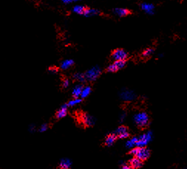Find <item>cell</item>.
<instances>
[{
	"label": "cell",
	"mask_w": 187,
	"mask_h": 169,
	"mask_svg": "<svg viewBox=\"0 0 187 169\" xmlns=\"http://www.w3.org/2000/svg\"><path fill=\"white\" fill-rule=\"evenodd\" d=\"M134 123L139 128H145L149 123V117L146 112H138L133 116Z\"/></svg>",
	"instance_id": "1"
},
{
	"label": "cell",
	"mask_w": 187,
	"mask_h": 169,
	"mask_svg": "<svg viewBox=\"0 0 187 169\" xmlns=\"http://www.w3.org/2000/svg\"><path fill=\"white\" fill-rule=\"evenodd\" d=\"M130 153L134 157H137L142 161L147 160L150 156L149 149L146 147H135L131 149Z\"/></svg>",
	"instance_id": "2"
},
{
	"label": "cell",
	"mask_w": 187,
	"mask_h": 169,
	"mask_svg": "<svg viewBox=\"0 0 187 169\" xmlns=\"http://www.w3.org/2000/svg\"><path fill=\"white\" fill-rule=\"evenodd\" d=\"M101 73V70L98 66H96L90 68L84 73L85 75L86 80L89 81H94L99 77Z\"/></svg>",
	"instance_id": "3"
},
{
	"label": "cell",
	"mask_w": 187,
	"mask_h": 169,
	"mask_svg": "<svg viewBox=\"0 0 187 169\" xmlns=\"http://www.w3.org/2000/svg\"><path fill=\"white\" fill-rule=\"evenodd\" d=\"M152 139V132L148 131L146 133L141 134L138 137L137 141V147H146L150 143Z\"/></svg>",
	"instance_id": "4"
},
{
	"label": "cell",
	"mask_w": 187,
	"mask_h": 169,
	"mask_svg": "<svg viewBox=\"0 0 187 169\" xmlns=\"http://www.w3.org/2000/svg\"><path fill=\"white\" fill-rule=\"evenodd\" d=\"M120 98L121 100L127 102L132 101L136 99V95L134 93V91L128 89H124L121 91L120 93Z\"/></svg>",
	"instance_id": "5"
},
{
	"label": "cell",
	"mask_w": 187,
	"mask_h": 169,
	"mask_svg": "<svg viewBox=\"0 0 187 169\" xmlns=\"http://www.w3.org/2000/svg\"><path fill=\"white\" fill-rule=\"evenodd\" d=\"M128 53L123 49H117L113 52L112 58L114 61H126Z\"/></svg>",
	"instance_id": "6"
},
{
	"label": "cell",
	"mask_w": 187,
	"mask_h": 169,
	"mask_svg": "<svg viewBox=\"0 0 187 169\" xmlns=\"http://www.w3.org/2000/svg\"><path fill=\"white\" fill-rule=\"evenodd\" d=\"M126 65V61H115L107 67L109 72H115L123 69Z\"/></svg>",
	"instance_id": "7"
},
{
	"label": "cell",
	"mask_w": 187,
	"mask_h": 169,
	"mask_svg": "<svg viewBox=\"0 0 187 169\" xmlns=\"http://www.w3.org/2000/svg\"><path fill=\"white\" fill-rule=\"evenodd\" d=\"M117 137L121 138V139H126L130 136V132H129L128 128L124 126H121L115 130L114 132Z\"/></svg>",
	"instance_id": "8"
},
{
	"label": "cell",
	"mask_w": 187,
	"mask_h": 169,
	"mask_svg": "<svg viewBox=\"0 0 187 169\" xmlns=\"http://www.w3.org/2000/svg\"><path fill=\"white\" fill-rule=\"evenodd\" d=\"M82 121L83 124L86 126H92L95 124L96 119L95 118L88 114H84L82 116Z\"/></svg>",
	"instance_id": "9"
},
{
	"label": "cell",
	"mask_w": 187,
	"mask_h": 169,
	"mask_svg": "<svg viewBox=\"0 0 187 169\" xmlns=\"http://www.w3.org/2000/svg\"><path fill=\"white\" fill-rule=\"evenodd\" d=\"M140 8L144 13L149 15L153 14L154 11H155V6L152 4L147 2H143L140 4Z\"/></svg>",
	"instance_id": "10"
},
{
	"label": "cell",
	"mask_w": 187,
	"mask_h": 169,
	"mask_svg": "<svg viewBox=\"0 0 187 169\" xmlns=\"http://www.w3.org/2000/svg\"><path fill=\"white\" fill-rule=\"evenodd\" d=\"M129 164H130V166L131 168H132L133 169L139 168L143 166V161L137 158V157H133L129 161Z\"/></svg>",
	"instance_id": "11"
},
{
	"label": "cell",
	"mask_w": 187,
	"mask_h": 169,
	"mask_svg": "<svg viewBox=\"0 0 187 169\" xmlns=\"http://www.w3.org/2000/svg\"><path fill=\"white\" fill-rule=\"evenodd\" d=\"M67 107L68 106L67 104H64L61 106V108L58 110V112L56 113V118L59 119L63 118L66 116L67 114Z\"/></svg>",
	"instance_id": "12"
},
{
	"label": "cell",
	"mask_w": 187,
	"mask_h": 169,
	"mask_svg": "<svg viewBox=\"0 0 187 169\" xmlns=\"http://www.w3.org/2000/svg\"><path fill=\"white\" fill-rule=\"evenodd\" d=\"M113 13H114L116 16L119 17H124V16H127V15L130 14V11H128V10L126 8L118 7V8L114 9Z\"/></svg>",
	"instance_id": "13"
},
{
	"label": "cell",
	"mask_w": 187,
	"mask_h": 169,
	"mask_svg": "<svg viewBox=\"0 0 187 169\" xmlns=\"http://www.w3.org/2000/svg\"><path fill=\"white\" fill-rule=\"evenodd\" d=\"M116 139H117V136L115 135V133L109 134V135H107V137L105 138V145H107V146H111V145H113V144L115 143Z\"/></svg>",
	"instance_id": "14"
},
{
	"label": "cell",
	"mask_w": 187,
	"mask_h": 169,
	"mask_svg": "<svg viewBox=\"0 0 187 169\" xmlns=\"http://www.w3.org/2000/svg\"><path fill=\"white\" fill-rule=\"evenodd\" d=\"M71 165H72V162L68 158L61 159L59 163V166L61 169H70Z\"/></svg>",
	"instance_id": "15"
},
{
	"label": "cell",
	"mask_w": 187,
	"mask_h": 169,
	"mask_svg": "<svg viewBox=\"0 0 187 169\" xmlns=\"http://www.w3.org/2000/svg\"><path fill=\"white\" fill-rule=\"evenodd\" d=\"M82 89H83V86L81 85V84H78V85H76L74 88H73L72 95L75 98H78L81 97Z\"/></svg>",
	"instance_id": "16"
},
{
	"label": "cell",
	"mask_w": 187,
	"mask_h": 169,
	"mask_svg": "<svg viewBox=\"0 0 187 169\" xmlns=\"http://www.w3.org/2000/svg\"><path fill=\"white\" fill-rule=\"evenodd\" d=\"M100 13L99 11L96 9H92V8H87L85 9L84 13V16L86 17H91V16H97Z\"/></svg>",
	"instance_id": "17"
},
{
	"label": "cell",
	"mask_w": 187,
	"mask_h": 169,
	"mask_svg": "<svg viewBox=\"0 0 187 169\" xmlns=\"http://www.w3.org/2000/svg\"><path fill=\"white\" fill-rule=\"evenodd\" d=\"M137 141H138V137H132L131 139L128 140L126 142V147L128 148V149H133L136 146H137Z\"/></svg>",
	"instance_id": "18"
},
{
	"label": "cell",
	"mask_w": 187,
	"mask_h": 169,
	"mask_svg": "<svg viewBox=\"0 0 187 169\" xmlns=\"http://www.w3.org/2000/svg\"><path fill=\"white\" fill-rule=\"evenodd\" d=\"M74 62L72 59H66V60L63 61L61 64V69H62L64 70H68L69 68H70L73 66Z\"/></svg>",
	"instance_id": "19"
},
{
	"label": "cell",
	"mask_w": 187,
	"mask_h": 169,
	"mask_svg": "<svg viewBox=\"0 0 187 169\" xmlns=\"http://www.w3.org/2000/svg\"><path fill=\"white\" fill-rule=\"evenodd\" d=\"M91 91H92V89H91V87H90V86H83L81 98H85L87 97L88 95H90V94L91 93Z\"/></svg>",
	"instance_id": "20"
},
{
	"label": "cell",
	"mask_w": 187,
	"mask_h": 169,
	"mask_svg": "<svg viewBox=\"0 0 187 169\" xmlns=\"http://www.w3.org/2000/svg\"><path fill=\"white\" fill-rule=\"evenodd\" d=\"M85 7L82 5H75L73 8V11L75 13H77V14L79 15H83L84 13V11H85Z\"/></svg>",
	"instance_id": "21"
},
{
	"label": "cell",
	"mask_w": 187,
	"mask_h": 169,
	"mask_svg": "<svg viewBox=\"0 0 187 169\" xmlns=\"http://www.w3.org/2000/svg\"><path fill=\"white\" fill-rule=\"evenodd\" d=\"M73 78L79 82H84L86 80L85 75L84 73H82V72H77V73H75L73 75Z\"/></svg>",
	"instance_id": "22"
},
{
	"label": "cell",
	"mask_w": 187,
	"mask_h": 169,
	"mask_svg": "<svg viewBox=\"0 0 187 169\" xmlns=\"http://www.w3.org/2000/svg\"><path fill=\"white\" fill-rule=\"evenodd\" d=\"M81 102H82V99H81L80 98H74L73 99L70 100V101H69L67 104L69 107H73V106H75L79 104Z\"/></svg>",
	"instance_id": "23"
},
{
	"label": "cell",
	"mask_w": 187,
	"mask_h": 169,
	"mask_svg": "<svg viewBox=\"0 0 187 169\" xmlns=\"http://www.w3.org/2000/svg\"><path fill=\"white\" fill-rule=\"evenodd\" d=\"M154 53V49L152 48H147L143 52L142 56L144 58H149L152 55H153Z\"/></svg>",
	"instance_id": "24"
},
{
	"label": "cell",
	"mask_w": 187,
	"mask_h": 169,
	"mask_svg": "<svg viewBox=\"0 0 187 169\" xmlns=\"http://www.w3.org/2000/svg\"><path fill=\"white\" fill-rule=\"evenodd\" d=\"M47 129H48V125L47 124H42L41 126H40L38 131H39L40 132H45L47 131Z\"/></svg>",
	"instance_id": "25"
},
{
	"label": "cell",
	"mask_w": 187,
	"mask_h": 169,
	"mask_svg": "<svg viewBox=\"0 0 187 169\" xmlns=\"http://www.w3.org/2000/svg\"><path fill=\"white\" fill-rule=\"evenodd\" d=\"M70 85V80L68 79H65L63 80V83H62V86L64 88H67Z\"/></svg>",
	"instance_id": "26"
},
{
	"label": "cell",
	"mask_w": 187,
	"mask_h": 169,
	"mask_svg": "<svg viewBox=\"0 0 187 169\" xmlns=\"http://www.w3.org/2000/svg\"><path fill=\"white\" fill-rule=\"evenodd\" d=\"M126 118V113L125 112H122L119 116V120H120L121 122H123Z\"/></svg>",
	"instance_id": "27"
},
{
	"label": "cell",
	"mask_w": 187,
	"mask_h": 169,
	"mask_svg": "<svg viewBox=\"0 0 187 169\" xmlns=\"http://www.w3.org/2000/svg\"><path fill=\"white\" fill-rule=\"evenodd\" d=\"M49 72H51V73H56V72H58V70L57 68H56V67H51V68L49 69Z\"/></svg>",
	"instance_id": "28"
},
{
	"label": "cell",
	"mask_w": 187,
	"mask_h": 169,
	"mask_svg": "<svg viewBox=\"0 0 187 169\" xmlns=\"http://www.w3.org/2000/svg\"><path fill=\"white\" fill-rule=\"evenodd\" d=\"M29 131H30L31 133H33V132H34L36 131V127L34 125H30V126H29Z\"/></svg>",
	"instance_id": "29"
},
{
	"label": "cell",
	"mask_w": 187,
	"mask_h": 169,
	"mask_svg": "<svg viewBox=\"0 0 187 169\" xmlns=\"http://www.w3.org/2000/svg\"><path fill=\"white\" fill-rule=\"evenodd\" d=\"M121 169H133V168H131L130 166H127V165H124V166L121 167Z\"/></svg>",
	"instance_id": "30"
},
{
	"label": "cell",
	"mask_w": 187,
	"mask_h": 169,
	"mask_svg": "<svg viewBox=\"0 0 187 169\" xmlns=\"http://www.w3.org/2000/svg\"><path fill=\"white\" fill-rule=\"evenodd\" d=\"M61 1H62V2L63 3H65V4H70L71 2H73V0H61Z\"/></svg>",
	"instance_id": "31"
},
{
	"label": "cell",
	"mask_w": 187,
	"mask_h": 169,
	"mask_svg": "<svg viewBox=\"0 0 187 169\" xmlns=\"http://www.w3.org/2000/svg\"><path fill=\"white\" fill-rule=\"evenodd\" d=\"M77 1H78V0H73V2H77Z\"/></svg>",
	"instance_id": "32"
},
{
	"label": "cell",
	"mask_w": 187,
	"mask_h": 169,
	"mask_svg": "<svg viewBox=\"0 0 187 169\" xmlns=\"http://www.w3.org/2000/svg\"><path fill=\"white\" fill-rule=\"evenodd\" d=\"M57 169H61V168H57Z\"/></svg>",
	"instance_id": "33"
},
{
	"label": "cell",
	"mask_w": 187,
	"mask_h": 169,
	"mask_svg": "<svg viewBox=\"0 0 187 169\" xmlns=\"http://www.w3.org/2000/svg\"><path fill=\"white\" fill-rule=\"evenodd\" d=\"M184 169H186V168H184Z\"/></svg>",
	"instance_id": "34"
}]
</instances>
